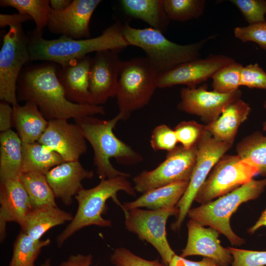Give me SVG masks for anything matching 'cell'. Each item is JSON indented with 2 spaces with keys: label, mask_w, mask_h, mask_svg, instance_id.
Segmentation results:
<instances>
[{
  "label": "cell",
  "mask_w": 266,
  "mask_h": 266,
  "mask_svg": "<svg viewBox=\"0 0 266 266\" xmlns=\"http://www.w3.org/2000/svg\"><path fill=\"white\" fill-rule=\"evenodd\" d=\"M57 66L46 62L25 66L17 83L18 102H34L48 121L104 114L101 105L77 104L67 99L57 75Z\"/></svg>",
  "instance_id": "6da1fadb"
},
{
  "label": "cell",
  "mask_w": 266,
  "mask_h": 266,
  "mask_svg": "<svg viewBox=\"0 0 266 266\" xmlns=\"http://www.w3.org/2000/svg\"><path fill=\"white\" fill-rule=\"evenodd\" d=\"M123 27L120 22H116L98 36L79 40L63 36L46 39L43 37V31L35 29L27 34L30 61L50 62L63 66L94 52L120 50L130 45L124 35Z\"/></svg>",
  "instance_id": "7a4b0ae2"
},
{
  "label": "cell",
  "mask_w": 266,
  "mask_h": 266,
  "mask_svg": "<svg viewBox=\"0 0 266 266\" xmlns=\"http://www.w3.org/2000/svg\"><path fill=\"white\" fill-rule=\"evenodd\" d=\"M74 120L93 149L94 164L100 180L119 176H130L129 173L115 168L110 162L112 158L125 165H134L143 161V157L139 153L119 139L114 133L117 123L123 120L120 113L109 120L86 116Z\"/></svg>",
  "instance_id": "3957f363"
},
{
  "label": "cell",
  "mask_w": 266,
  "mask_h": 266,
  "mask_svg": "<svg viewBox=\"0 0 266 266\" xmlns=\"http://www.w3.org/2000/svg\"><path fill=\"white\" fill-rule=\"evenodd\" d=\"M128 177L119 176L101 180L96 186L90 189H83L75 196L78 208L73 219L66 228L56 237L57 246L61 247L65 241L79 230L89 226L111 227L110 220L102 217L108 209L106 201L109 199L120 207L117 197L119 191L125 192L129 195L135 196L136 191Z\"/></svg>",
  "instance_id": "277c9868"
},
{
  "label": "cell",
  "mask_w": 266,
  "mask_h": 266,
  "mask_svg": "<svg viewBox=\"0 0 266 266\" xmlns=\"http://www.w3.org/2000/svg\"><path fill=\"white\" fill-rule=\"evenodd\" d=\"M162 32L152 28L136 29L124 25L123 34L130 45L141 48L159 74L199 58L200 51L213 35L192 44L181 45L166 38Z\"/></svg>",
  "instance_id": "5b68a950"
},
{
  "label": "cell",
  "mask_w": 266,
  "mask_h": 266,
  "mask_svg": "<svg viewBox=\"0 0 266 266\" xmlns=\"http://www.w3.org/2000/svg\"><path fill=\"white\" fill-rule=\"evenodd\" d=\"M266 188V177L260 180L253 179L215 200L191 208L187 216L224 235L233 245L240 246L245 240L233 231L230 218L242 203L257 199Z\"/></svg>",
  "instance_id": "8992f818"
},
{
  "label": "cell",
  "mask_w": 266,
  "mask_h": 266,
  "mask_svg": "<svg viewBox=\"0 0 266 266\" xmlns=\"http://www.w3.org/2000/svg\"><path fill=\"white\" fill-rule=\"evenodd\" d=\"M159 75L146 57L121 61L116 97L123 120L149 103L157 88Z\"/></svg>",
  "instance_id": "52a82bcc"
},
{
  "label": "cell",
  "mask_w": 266,
  "mask_h": 266,
  "mask_svg": "<svg viewBox=\"0 0 266 266\" xmlns=\"http://www.w3.org/2000/svg\"><path fill=\"white\" fill-rule=\"evenodd\" d=\"M30 61L28 40L22 25L9 26L0 51V99L12 106L18 103L17 83L24 66Z\"/></svg>",
  "instance_id": "ba28073f"
},
{
  "label": "cell",
  "mask_w": 266,
  "mask_h": 266,
  "mask_svg": "<svg viewBox=\"0 0 266 266\" xmlns=\"http://www.w3.org/2000/svg\"><path fill=\"white\" fill-rule=\"evenodd\" d=\"M122 209L126 229L152 245L161 256L163 264L167 266L176 254L166 237V224L169 217L178 215V208L176 206L157 210Z\"/></svg>",
  "instance_id": "9c48e42d"
},
{
  "label": "cell",
  "mask_w": 266,
  "mask_h": 266,
  "mask_svg": "<svg viewBox=\"0 0 266 266\" xmlns=\"http://www.w3.org/2000/svg\"><path fill=\"white\" fill-rule=\"evenodd\" d=\"M258 169L237 155H224L215 165L198 191L195 201L204 204L250 182Z\"/></svg>",
  "instance_id": "30bf717a"
},
{
  "label": "cell",
  "mask_w": 266,
  "mask_h": 266,
  "mask_svg": "<svg viewBox=\"0 0 266 266\" xmlns=\"http://www.w3.org/2000/svg\"><path fill=\"white\" fill-rule=\"evenodd\" d=\"M197 157V144L190 149L177 146L155 168L144 170L133 178L135 190L143 194L172 183L189 182Z\"/></svg>",
  "instance_id": "8fae6325"
},
{
  "label": "cell",
  "mask_w": 266,
  "mask_h": 266,
  "mask_svg": "<svg viewBox=\"0 0 266 266\" xmlns=\"http://www.w3.org/2000/svg\"><path fill=\"white\" fill-rule=\"evenodd\" d=\"M232 146L216 139L205 130L197 143L196 163L186 190L176 205L179 213L171 224V229L178 231L180 229L196 195L212 168Z\"/></svg>",
  "instance_id": "7c38bea8"
},
{
  "label": "cell",
  "mask_w": 266,
  "mask_h": 266,
  "mask_svg": "<svg viewBox=\"0 0 266 266\" xmlns=\"http://www.w3.org/2000/svg\"><path fill=\"white\" fill-rule=\"evenodd\" d=\"M121 64L118 51L96 52L89 74L91 104L101 105L109 98L116 97Z\"/></svg>",
  "instance_id": "4fadbf2b"
},
{
  "label": "cell",
  "mask_w": 266,
  "mask_h": 266,
  "mask_svg": "<svg viewBox=\"0 0 266 266\" xmlns=\"http://www.w3.org/2000/svg\"><path fill=\"white\" fill-rule=\"evenodd\" d=\"M241 91L223 94L208 91L205 84L199 87H184L180 92V110L197 115L207 124L215 121L224 109L233 101L240 99Z\"/></svg>",
  "instance_id": "5bb4252c"
},
{
  "label": "cell",
  "mask_w": 266,
  "mask_h": 266,
  "mask_svg": "<svg viewBox=\"0 0 266 266\" xmlns=\"http://www.w3.org/2000/svg\"><path fill=\"white\" fill-rule=\"evenodd\" d=\"M234 62L233 58L222 54H210L205 59L199 58L159 74L157 86L164 88L186 85L188 87H195L211 78L219 69Z\"/></svg>",
  "instance_id": "9a60e30c"
},
{
  "label": "cell",
  "mask_w": 266,
  "mask_h": 266,
  "mask_svg": "<svg viewBox=\"0 0 266 266\" xmlns=\"http://www.w3.org/2000/svg\"><path fill=\"white\" fill-rule=\"evenodd\" d=\"M100 0H73L65 9L51 10L47 28L56 34L79 40L90 38L89 24Z\"/></svg>",
  "instance_id": "2e32d148"
},
{
  "label": "cell",
  "mask_w": 266,
  "mask_h": 266,
  "mask_svg": "<svg viewBox=\"0 0 266 266\" xmlns=\"http://www.w3.org/2000/svg\"><path fill=\"white\" fill-rule=\"evenodd\" d=\"M86 139L76 124L66 119L49 121L38 142L59 154L65 162L79 160L87 151Z\"/></svg>",
  "instance_id": "e0dca14e"
},
{
  "label": "cell",
  "mask_w": 266,
  "mask_h": 266,
  "mask_svg": "<svg viewBox=\"0 0 266 266\" xmlns=\"http://www.w3.org/2000/svg\"><path fill=\"white\" fill-rule=\"evenodd\" d=\"M187 242L180 255L186 258L201 256L216 261L221 266H229L233 258L228 248L223 247L215 229L206 228L197 221L190 219L187 224Z\"/></svg>",
  "instance_id": "ac0fdd59"
},
{
  "label": "cell",
  "mask_w": 266,
  "mask_h": 266,
  "mask_svg": "<svg viewBox=\"0 0 266 266\" xmlns=\"http://www.w3.org/2000/svg\"><path fill=\"white\" fill-rule=\"evenodd\" d=\"M94 173L85 169L79 160L65 162L50 170L45 176L55 198L70 205L75 197L83 189L82 182L91 179Z\"/></svg>",
  "instance_id": "d6986e66"
},
{
  "label": "cell",
  "mask_w": 266,
  "mask_h": 266,
  "mask_svg": "<svg viewBox=\"0 0 266 266\" xmlns=\"http://www.w3.org/2000/svg\"><path fill=\"white\" fill-rule=\"evenodd\" d=\"M33 207L28 195L19 179L0 184V241L6 236V224L14 222L20 227Z\"/></svg>",
  "instance_id": "ffe728a7"
},
{
  "label": "cell",
  "mask_w": 266,
  "mask_h": 266,
  "mask_svg": "<svg viewBox=\"0 0 266 266\" xmlns=\"http://www.w3.org/2000/svg\"><path fill=\"white\" fill-rule=\"evenodd\" d=\"M92 58L88 55L63 66L57 64L58 78L66 96L72 102L91 104L89 74Z\"/></svg>",
  "instance_id": "44dd1931"
},
{
  "label": "cell",
  "mask_w": 266,
  "mask_h": 266,
  "mask_svg": "<svg viewBox=\"0 0 266 266\" xmlns=\"http://www.w3.org/2000/svg\"><path fill=\"white\" fill-rule=\"evenodd\" d=\"M251 109L241 99L228 104L214 121L205 125V130L216 139L233 144L240 125L248 117Z\"/></svg>",
  "instance_id": "7402d4cb"
},
{
  "label": "cell",
  "mask_w": 266,
  "mask_h": 266,
  "mask_svg": "<svg viewBox=\"0 0 266 266\" xmlns=\"http://www.w3.org/2000/svg\"><path fill=\"white\" fill-rule=\"evenodd\" d=\"M12 107L13 126L22 142L38 141L46 130L49 121L33 102L27 101L23 105L17 103Z\"/></svg>",
  "instance_id": "603a6c76"
},
{
  "label": "cell",
  "mask_w": 266,
  "mask_h": 266,
  "mask_svg": "<svg viewBox=\"0 0 266 266\" xmlns=\"http://www.w3.org/2000/svg\"><path fill=\"white\" fill-rule=\"evenodd\" d=\"M72 215L57 206H45L32 208L26 217L21 226V231L34 240L41 237L49 230L73 219Z\"/></svg>",
  "instance_id": "cb8c5ba5"
},
{
  "label": "cell",
  "mask_w": 266,
  "mask_h": 266,
  "mask_svg": "<svg viewBox=\"0 0 266 266\" xmlns=\"http://www.w3.org/2000/svg\"><path fill=\"white\" fill-rule=\"evenodd\" d=\"M189 182L174 183L155 188L142 194L135 200L122 204L121 209L145 207L157 210L176 207L185 192Z\"/></svg>",
  "instance_id": "d4e9b609"
},
{
  "label": "cell",
  "mask_w": 266,
  "mask_h": 266,
  "mask_svg": "<svg viewBox=\"0 0 266 266\" xmlns=\"http://www.w3.org/2000/svg\"><path fill=\"white\" fill-rule=\"evenodd\" d=\"M23 142L11 129L0 134V182L19 179L22 172Z\"/></svg>",
  "instance_id": "484cf974"
},
{
  "label": "cell",
  "mask_w": 266,
  "mask_h": 266,
  "mask_svg": "<svg viewBox=\"0 0 266 266\" xmlns=\"http://www.w3.org/2000/svg\"><path fill=\"white\" fill-rule=\"evenodd\" d=\"M120 3L128 15L143 21L162 33L167 30L170 20L163 0H122Z\"/></svg>",
  "instance_id": "4316f807"
},
{
  "label": "cell",
  "mask_w": 266,
  "mask_h": 266,
  "mask_svg": "<svg viewBox=\"0 0 266 266\" xmlns=\"http://www.w3.org/2000/svg\"><path fill=\"white\" fill-rule=\"evenodd\" d=\"M22 154V172L45 175L52 168L65 162L59 154L38 141L23 143Z\"/></svg>",
  "instance_id": "83f0119b"
},
{
  "label": "cell",
  "mask_w": 266,
  "mask_h": 266,
  "mask_svg": "<svg viewBox=\"0 0 266 266\" xmlns=\"http://www.w3.org/2000/svg\"><path fill=\"white\" fill-rule=\"evenodd\" d=\"M237 155L256 167L259 174L266 177V135L255 132L245 137L236 145Z\"/></svg>",
  "instance_id": "f1b7e54d"
},
{
  "label": "cell",
  "mask_w": 266,
  "mask_h": 266,
  "mask_svg": "<svg viewBox=\"0 0 266 266\" xmlns=\"http://www.w3.org/2000/svg\"><path fill=\"white\" fill-rule=\"evenodd\" d=\"M19 180L28 195L33 208L57 206L55 197L45 175L22 172Z\"/></svg>",
  "instance_id": "f546056e"
},
{
  "label": "cell",
  "mask_w": 266,
  "mask_h": 266,
  "mask_svg": "<svg viewBox=\"0 0 266 266\" xmlns=\"http://www.w3.org/2000/svg\"><path fill=\"white\" fill-rule=\"evenodd\" d=\"M50 243L49 238L36 240L21 231L14 241L8 266H35V262L42 249Z\"/></svg>",
  "instance_id": "4dcf8cb0"
},
{
  "label": "cell",
  "mask_w": 266,
  "mask_h": 266,
  "mask_svg": "<svg viewBox=\"0 0 266 266\" xmlns=\"http://www.w3.org/2000/svg\"><path fill=\"white\" fill-rule=\"evenodd\" d=\"M0 6L13 7L18 12L29 15L39 31L47 27L52 10L48 0H0Z\"/></svg>",
  "instance_id": "1f68e13d"
},
{
  "label": "cell",
  "mask_w": 266,
  "mask_h": 266,
  "mask_svg": "<svg viewBox=\"0 0 266 266\" xmlns=\"http://www.w3.org/2000/svg\"><path fill=\"white\" fill-rule=\"evenodd\" d=\"M165 12L169 19L185 22L200 17L204 10V0H163Z\"/></svg>",
  "instance_id": "d6a6232c"
},
{
  "label": "cell",
  "mask_w": 266,
  "mask_h": 266,
  "mask_svg": "<svg viewBox=\"0 0 266 266\" xmlns=\"http://www.w3.org/2000/svg\"><path fill=\"white\" fill-rule=\"evenodd\" d=\"M243 66L235 61L217 71L211 77L213 91L228 94L239 90Z\"/></svg>",
  "instance_id": "836d02e7"
},
{
  "label": "cell",
  "mask_w": 266,
  "mask_h": 266,
  "mask_svg": "<svg viewBox=\"0 0 266 266\" xmlns=\"http://www.w3.org/2000/svg\"><path fill=\"white\" fill-rule=\"evenodd\" d=\"M173 130L178 142L186 149L197 145L205 131V125L194 120L182 121L177 124Z\"/></svg>",
  "instance_id": "e575fe53"
},
{
  "label": "cell",
  "mask_w": 266,
  "mask_h": 266,
  "mask_svg": "<svg viewBox=\"0 0 266 266\" xmlns=\"http://www.w3.org/2000/svg\"><path fill=\"white\" fill-rule=\"evenodd\" d=\"M242 13L249 24L266 21V0H231Z\"/></svg>",
  "instance_id": "d590c367"
},
{
  "label": "cell",
  "mask_w": 266,
  "mask_h": 266,
  "mask_svg": "<svg viewBox=\"0 0 266 266\" xmlns=\"http://www.w3.org/2000/svg\"><path fill=\"white\" fill-rule=\"evenodd\" d=\"M150 142L152 149L155 151L169 152L177 146L178 142L174 130L166 125L162 124L152 131Z\"/></svg>",
  "instance_id": "8d00e7d4"
},
{
  "label": "cell",
  "mask_w": 266,
  "mask_h": 266,
  "mask_svg": "<svg viewBox=\"0 0 266 266\" xmlns=\"http://www.w3.org/2000/svg\"><path fill=\"white\" fill-rule=\"evenodd\" d=\"M110 261L114 266H166L158 259L146 260L124 247L115 249L110 256Z\"/></svg>",
  "instance_id": "74e56055"
},
{
  "label": "cell",
  "mask_w": 266,
  "mask_h": 266,
  "mask_svg": "<svg viewBox=\"0 0 266 266\" xmlns=\"http://www.w3.org/2000/svg\"><path fill=\"white\" fill-rule=\"evenodd\" d=\"M234 36L243 42H254L266 51V21L237 27L234 29Z\"/></svg>",
  "instance_id": "f35d334b"
},
{
  "label": "cell",
  "mask_w": 266,
  "mask_h": 266,
  "mask_svg": "<svg viewBox=\"0 0 266 266\" xmlns=\"http://www.w3.org/2000/svg\"><path fill=\"white\" fill-rule=\"evenodd\" d=\"M233 260L232 266H266V251H254L227 247Z\"/></svg>",
  "instance_id": "ab89813d"
},
{
  "label": "cell",
  "mask_w": 266,
  "mask_h": 266,
  "mask_svg": "<svg viewBox=\"0 0 266 266\" xmlns=\"http://www.w3.org/2000/svg\"><path fill=\"white\" fill-rule=\"evenodd\" d=\"M240 86L266 90V72L257 63L243 66L241 73Z\"/></svg>",
  "instance_id": "60d3db41"
},
{
  "label": "cell",
  "mask_w": 266,
  "mask_h": 266,
  "mask_svg": "<svg viewBox=\"0 0 266 266\" xmlns=\"http://www.w3.org/2000/svg\"><path fill=\"white\" fill-rule=\"evenodd\" d=\"M13 126V107L6 101L1 100L0 103V132H4L11 130Z\"/></svg>",
  "instance_id": "b9f144b4"
},
{
  "label": "cell",
  "mask_w": 266,
  "mask_h": 266,
  "mask_svg": "<svg viewBox=\"0 0 266 266\" xmlns=\"http://www.w3.org/2000/svg\"><path fill=\"white\" fill-rule=\"evenodd\" d=\"M167 266H221L213 259L203 257L200 261H192L175 254Z\"/></svg>",
  "instance_id": "7bdbcfd3"
},
{
  "label": "cell",
  "mask_w": 266,
  "mask_h": 266,
  "mask_svg": "<svg viewBox=\"0 0 266 266\" xmlns=\"http://www.w3.org/2000/svg\"><path fill=\"white\" fill-rule=\"evenodd\" d=\"M32 20L28 15L18 12L11 14H0V27L3 28L16 25H22L23 23Z\"/></svg>",
  "instance_id": "ee69618b"
},
{
  "label": "cell",
  "mask_w": 266,
  "mask_h": 266,
  "mask_svg": "<svg viewBox=\"0 0 266 266\" xmlns=\"http://www.w3.org/2000/svg\"><path fill=\"white\" fill-rule=\"evenodd\" d=\"M92 262L93 256L91 254H77L69 256L59 266H91Z\"/></svg>",
  "instance_id": "f6af8a7d"
},
{
  "label": "cell",
  "mask_w": 266,
  "mask_h": 266,
  "mask_svg": "<svg viewBox=\"0 0 266 266\" xmlns=\"http://www.w3.org/2000/svg\"><path fill=\"white\" fill-rule=\"evenodd\" d=\"M72 1L71 0H50V4L53 10L60 11L66 8Z\"/></svg>",
  "instance_id": "bcb514c9"
},
{
  "label": "cell",
  "mask_w": 266,
  "mask_h": 266,
  "mask_svg": "<svg viewBox=\"0 0 266 266\" xmlns=\"http://www.w3.org/2000/svg\"><path fill=\"white\" fill-rule=\"evenodd\" d=\"M262 227H266V207L254 225L248 229V232L253 234Z\"/></svg>",
  "instance_id": "7dc6e473"
},
{
  "label": "cell",
  "mask_w": 266,
  "mask_h": 266,
  "mask_svg": "<svg viewBox=\"0 0 266 266\" xmlns=\"http://www.w3.org/2000/svg\"><path fill=\"white\" fill-rule=\"evenodd\" d=\"M39 266H51L50 259H46L43 263L40 264Z\"/></svg>",
  "instance_id": "c3c4849f"
},
{
  "label": "cell",
  "mask_w": 266,
  "mask_h": 266,
  "mask_svg": "<svg viewBox=\"0 0 266 266\" xmlns=\"http://www.w3.org/2000/svg\"><path fill=\"white\" fill-rule=\"evenodd\" d=\"M263 107L266 109V100H264L263 103ZM263 131H266V120L264 122L263 125Z\"/></svg>",
  "instance_id": "681fc988"
}]
</instances>
